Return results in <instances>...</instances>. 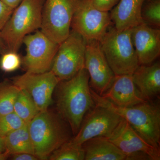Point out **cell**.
<instances>
[{"label": "cell", "mask_w": 160, "mask_h": 160, "mask_svg": "<svg viewBox=\"0 0 160 160\" xmlns=\"http://www.w3.org/2000/svg\"><path fill=\"white\" fill-rule=\"evenodd\" d=\"M89 82V73L84 67L73 77L61 81L57 86L59 114L68 123L74 136L86 113L95 105Z\"/></svg>", "instance_id": "obj_1"}, {"label": "cell", "mask_w": 160, "mask_h": 160, "mask_svg": "<svg viewBox=\"0 0 160 160\" xmlns=\"http://www.w3.org/2000/svg\"><path fill=\"white\" fill-rule=\"evenodd\" d=\"M90 90L95 105L106 107L117 113L126 120L148 144L160 149V108L158 104L148 101L130 107H121L100 96L91 89Z\"/></svg>", "instance_id": "obj_2"}, {"label": "cell", "mask_w": 160, "mask_h": 160, "mask_svg": "<svg viewBox=\"0 0 160 160\" xmlns=\"http://www.w3.org/2000/svg\"><path fill=\"white\" fill-rule=\"evenodd\" d=\"M59 114L48 109L40 111L27 124L34 154L39 160L50 155L70 140L68 127Z\"/></svg>", "instance_id": "obj_3"}, {"label": "cell", "mask_w": 160, "mask_h": 160, "mask_svg": "<svg viewBox=\"0 0 160 160\" xmlns=\"http://www.w3.org/2000/svg\"><path fill=\"white\" fill-rule=\"evenodd\" d=\"M45 0H23L0 31L8 51L17 52L24 38L41 28Z\"/></svg>", "instance_id": "obj_4"}, {"label": "cell", "mask_w": 160, "mask_h": 160, "mask_svg": "<svg viewBox=\"0 0 160 160\" xmlns=\"http://www.w3.org/2000/svg\"><path fill=\"white\" fill-rule=\"evenodd\" d=\"M131 29L119 31L112 24L100 41L103 53L115 75L132 74L140 65L132 41Z\"/></svg>", "instance_id": "obj_5"}, {"label": "cell", "mask_w": 160, "mask_h": 160, "mask_svg": "<svg viewBox=\"0 0 160 160\" xmlns=\"http://www.w3.org/2000/svg\"><path fill=\"white\" fill-rule=\"evenodd\" d=\"M81 0H45L41 31L60 44L69 36L72 20Z\"/></svg>", "instance_id": "obj_6"}, {"label": "cell", "mask_w": 160, "mask_h": 160, "mask_svg": "<svg viewBox=\"0 0 160 160\" xmlns=\"http://www.w3.org/2000/svg\"><path fill=\"white\" fill-rule=\"evenodd\" d=\"M86 44L83 37L72 29L60 43L50 70L60 81L70 79L84 68Z\"/></svg>", "instance_id": "obj_7"}, {"label": "cell", "mask_w": 160, "mask_h": 160, "mask_svg": "<svg viewBox=\"0 0 160 160\" xmlns=\"http://www.w3.org/2000/svg\"><path fill=\"white\" fill-rule=\"evenodd\" d=\"M106 138L126 155V160H160V149L148 144L122 119Z\"/></svg>", "instance_id": "obj_8"}, {"label": "cell", "mask_w": 160, "mask_h": 160, "mask_svg": "<svg viewBox=\"0 0 160 160\" xmlns=\"http://www.w3.org/2000/svg\"><path fill=\"white\" fill-rule=\"evenodd\" d=\"M112 24L110 12L96 9L90 0H81L72 17L71 28L86 41L100 42Z\"/></svg>", "instance_id": "obj_9"}, {"label": "cell", "mask_w": 160, "mask_h": 160, "mask_svg": "<svg viewBox=\"0 0 160 160\" xmlns=\"http://www.w3.org/2000/svg\"><path fill=\"white\" fill-rule=\"evenodd\" d=\"M26 53L22 63L27 72L44 73L51 69L60 44L50 39L42 31L27 35L23 40Z\"/></svg>", "instance_id": "obj_10"}, {"label": "cell", "mask_w": 160, "mask_h": 160, "mask_svg": "<svg viewBox=\"0 0 160 160\" xmlns=\"http://www.w3.org/2000/svg\"><path fill=\"white\" fill-rule=\"evenodd\" d=\"M122 119L120 115L110 109L95 105L86 113L77 133L70 141L82 146L92 138L106 137L114 130Z\"/></svg>", "instance_id": "obj_11"}, {"label": "cell", "mask_w": 160, "mask_h": 160, "mask_svg": "<svg viewBox=\"0 0 160 160\" xmlns=\"http://www.w3.org/2000/svg\"><path fill=\"white\" fill-rule=\"evenodd\" d=\"M84 67L89 74L90 88L102 96L110 88L115 74L109 66L99 41H86Z\"/></svg>", "instance_id": "obj_12"}, {"label": "cell", "mask_w": 160, "mask_h": 160, "mask_svg": "<svg viewBox=\"0 0 160 160\" xmlns=\"http://www.w3.org/2000/svg\"><path fill=\"white\" fill-rule=\"evenodd\" d=\"M61 82L52 72L35 73L26 72L25 74L12 78V82L30 96L39 111L48 109L52 102V96Z\"/></svg>", "instance_id": "obj_13"}, {"label": "cell", "mask_w": 160, "mask_h": 160, "mask_svg": "<svg viewBox=\"0 0 160 160\" xmlns=\"http://www.w3.org/2000/svg\"><path fill=\"white\" fill-rule=\"evenodd\" d=\"M132 44L139 65L151 64L160 54V29L144 22L131 29Z\"/></svg>", "instance_id": "obj_14"}, {"label": "cell", "mask_w": 160, "mask_h": 160, "mask_svg": "<svg viewBox=\"0 0 160 160\" xmlns=\"http://www.w3.org/2000/svg\"><path fill=\"white\" fill-rule=\"evenodd\" d=\"M101 97L121 107H130L148 102L138 91L132 74L115 75L110 88Z\"/></svg>", "instance_id": "obj_15"}, {"label": "cell", "mask_w": 160, "mask_h": 160, "mask_svg": "<svg viewBox=\"0 0 160 160\" xmlns=\"http://www.w3.org/2000/svg\"><path fill=\"white\" fill-rule=\"evenodd\" d=\"M133 82L140 95L145 100L151 101L160 92L159 62L141 65L132 74Z\"/></svg>", "instance_id": "obj_16"}, {"label": "cell", "mask_w": 160, "mask_h": 160, "mask_svg": "<svg viewBox=\"0 0 160 160\" xmlns=\"http://www.w3.org/2000/svg\"><path fill=\"white\" fill-rule=\"evenodd\" d=\"M145 0H120L111 10L114 27L119 31L131 29L143 23L141 10Z\"/></svg>", "instance_id": "obj_17"}, {"label": "cell", "mask_w": 160, "mask_h": 160, "mask_svg": "<svg viewBox=\"0 0 160 160\" xmlns=\"http://www.w3.org/2000/svg\"><path fill=\"white\" fill-rule=\"evenodd\" d=\"M86 160H126L125 154L105 137H97L82 144Z\"/></svg>", "instance_id": "obj_18"}, {"label": "cell", "mask_w": 160, "mask_h": 160, "mask_svg": "<svg viewBox=\"0 0 160 160\" xmlns=\"http://www.w3.org/2000/svg\"><path fill=\"white\" fill-rule=\"evenodd\" d=\"M5 143L6 150L11 156L20 153L34 154L27 124L6 136Z\"/></svg>", "instance_id": "obj_19"}, {"label": "cell", "mask_w": 160, "mask_h": 160, "mask_svg": "<svg viewBox=\"0 0 160 160\" xmlns=\"http://www.w3.org/2000/svg\"><path fill=\"white\" fill-rule=\"evenodd\" d=\"M13 112L26 124L29 123L39 112L31 96L21 89L15 102Z\"/></svg>", "instance_id": "obj_20"}, {"label": "cell", "mask_w": 160, "mask_h": 160, "mask_svg": "<svg viewBox=\"0 0 160 160\" xmlns=\"http://www.w3.org/2000/svg\"><path fill=\"white\" fill-rule=\"evenodd\" d=\"M20 90L12 82L0 83V117L13 112L15 102Z\"/></svg>", "instance_id": "obj_21"}, {"label": "cell", "mask_w": 160, "mask_h": 160, "mask_svg": "<svg viewBox=\"0 0 160 160\" xmlns=\"http://www.w3.org/2000/svg\"><path fill=\"white\" fill-rule=\"evenodd\" d=\"M85 152L82 146L72 142L70 140L55 150L49 158L51 160H85Z\"/></svg>", "instance_id": "obj_22"}, {"label": "cell", "mask_w": 160, "mask_h": 160, "mask_svg": "<svg viewBox=\"0 0 160 160\" xmlns=\"http://www.w3.org/2000/svg\"><path fill=\"white\" fill-rule=\"evenodd\" d=\"M143 22L160 29V0H145L141 10Z\"/></svg>", "instance_id": "obj_23"}, {"label": "cell", "mask_w": 160, "mask_h": 160, "mask_svg": "<svg viewBox=\"0 0 160 160\" xmlns=\"http://www.w3.org/2000/svg\"><path fill=\"white\" fill-rule=\"evenodd\" d=\"M26 123L14 112L0 117V136L5 138L10 132L22 127Z\"/></svg>", "instance_id": "obj_24"}, {"label": "cell", "mask_w": 160, "mask_h": 160, "mask_svg": "<svg viewBox=\"0 0 160 160\" xmlns=\"http://www.w3.org/2000/svg\"><path fill=\"white\" fill-rule=\"evenodd\" d=\"M22 60L17 52L7 51L3 53L0 60V68L6 72H12L21 66Z\"/></svg>", "instance_id": "obj_25"}, {"label": "cell", "mask_w": 160, "mask_h": 160, "mask_svg": "<svg viewBox=\"0 0 160 160\" xmlns=\"http://www.w3.org/2000/svg\"><path fill=\"white\" fill-rule=\"evenodd\" d=\"M92 5L100 11L109 12L116 6L120 0H90Z\"/></svg>", "instance_id": "obj_26"}, {"label": "cell", "mask_w": 160, "mask_h": 160, "mask_svg": "<svg viewBox=\"0 0 160 160\" xmlns=\"http://www.w3.org/2000/svg\"><path fill=\"white\" fill-rule=\"evenodd\" d=\"M14 10L0 0V31L8 22Z\"/></svg>", "instance_id": "obj_27"}, {"label": "cell", "mask_w": 160, "mask_h": 160, "mask_svg": "<svg viewBox=\"0 0 160 160\" xmlns=\"http://www.w3.org/2000/svg\"><path fill=\"white\" fill-rule=\"evenodd\" d=\"M13 160H37L38 158L34 154L29 153H16L12 155Z\"/></svg>", "instance_id": "obj_28"}, {"label": "cell", "mask_w": 160, "mask_h": 160, "mask_svg": "<svg viewBox=\"0 0 160 160\" xmlns=\"http://www.w3.org/2000/svg\"><path fill=\"white\" fill-rule=\"evenodd\" d=\"M7 6L15 9L21 3L23 0H1Z\"/></svg>", "instance_id": "obj_29"}, {"label": "cell", "mask_w": 160, "mask_h": 160, "mask_svg": "<svg viewBox=\"0 0 160 160\" xmlns=\"http://www.w3.org/2000/svg\"><path fill=\"white\" fill-rule=\"evenodd\" d=\"M7 51H8L7 47L5 45L0 33V54H2Z\"/></svg>", "instance_id": "obj_30"}, {"label": "cell", "mask_w": 160, "mask_h": 160, "mask_svg": "<svg viewBox=\"0 0 160 160\" xmlns=\"http://www.w3.org/2000/svg\"><path fill=\"white\" fill-rule=\"evenodd\" d=\"M11 156L9 152L5 150V151L0 152V160H7Z\"/></svg>", "instance_id": "obj_31"}, {"label": "cell", "mask_w": 160, "mask_h": 160, "mask_svg": "<svg viewBox=\"0 0 160 160\" xmlns=\"http://www.w3.org/2000/svg\"><path fill=\"white\" fill-rule=\"evenodd\" d=\"M5 138L0 136V152L5 151Z\"/></svg>", "instance_id": "obj_32"}]
</instances>
